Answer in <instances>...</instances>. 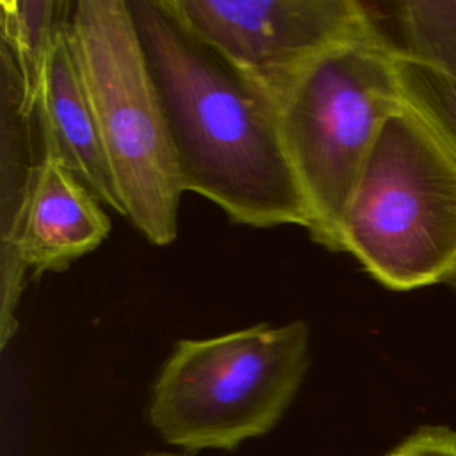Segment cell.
Returning <instances> with one entry per match:
<instances>
[{
	"instance_id": "cell-10",
	"label": "cell",
	"mask_w": 456,
	"mask_h": 456,
	"mask_svg": "<svg viewBox=\"0 0 456 456\" xmlns=\"http://www.w3.org/2000/svg\"><path fill=\"white\" fill-rule=\"evenodd\" d=\"M401 52L456 78V0L397 4Z\"/></svg>"
},
{
	"instance_id": "cell-3",
	"label": "cell",
	"mask_w": 456,
	"mask_h": 456,
	"mask_svg": "<svg viewBox=\"0 0 456 456\" xmlns=\"http://www.w3.org/2000/svg\"><path fill=\"white\" fill-rule=\"evenodd\" d=\"M342 251L397 292L456 274V157L406 100L362 166L342 221Z\"/></svg>"
},
{
	"instance_id": "cell-13",
	"label": "cell",
	"mask_w": 456,
	"mask_h": 456,
	"mask_svg": "<svg viewBox=\"0 0 456 456\" xmlns=\"http://www.w3.org/2000/svg\"><path fill=\"white\" fill-rule=\"evenodd\" d=\"M148 456H183V454H173V452H157V454H148Z\"/></svg>"
},
{
	"instance_id": "cell-11",
	"label": "cell",
	"mask_w": 456,
	"mask_h": 456,
	"mask_svg": "<svg viewBox=\"0 0 456 456\" xmlns=\"http://www.w3.org/2000/svg\"><path fill=\"white\" fill-rule=\"evenodd\" d=\"M404 100L456 157V78L406 55H397Z\"/></svg>"
},
{
	"instance_id": "cell-6",
	"label": "cell",
	"mask_w": 456,
	"mask_h": 456,
	"mask_svg": "<svg viewBox=\"0 0 456 456\" xmlns=\"http://www.w3.org/2000/svg\"><path fill=\"white\" fill-rule=\"evenodd\" d=\"M278 109L296 78L370 18L358 0H160Z\"/></svg>"
},
{
	"instance_id": "cell-7",
	"label": "cell",
	"mask_w": 456,
	"mask_h": 456,
	"mask_svg": "<svg viewBox=\"0 0 456 456\" xmlns=\"http://www.w3.org/2000/svg\"><path fill=\"white\" fill-rule=\"evenodd\" d=\"M110 219L100 200L57 159L39 153L30 171L11 240L0 248V344L16 331L23 278L62 273L94 251L109 235Z\"/></svg>"
},
{
	"instance_id": "cell-9",
	"label": "cell",
	"mask_w": 456,
	"mask_h": 456,
	"mask_svg": "<svg viewBox=\"0 0 456 456\" xmlns=\"http://www.w3.org/2000/svg\"><path fill=\"white\" fill-rule=\"evenodd\" d=\"M68 4L52 0H2V66L11 71L20 91V112L34 119L36 105L53 46V39Z\"/></svg>"
},
{
	"instance_id": "cell-14",
	"label": "cell",
	"mask_w": 456,
	"mask_h": 456,
	"mask_svg": "<svg viewBox=\"0 0 456 456\" xmlns=\"http://www.w3.org/2000/svg\"><path fill=\"white\" fill-rule=\"evenodd\" d=\"M449 285H452V287H454V289H456V274H454V278H452V280H451V281H449Z\"/></svg>"
},
{
	"instance_id": "cell-12",
	"label": "cell",
	"mask_w": 456,
	"mask_h": 456,
	"mask_svg": "<svg viewBox=\"0 0 456 456\" xmlns=\"http://www.w3.org/2000/svg\"><path fill=\"white\" fill-rule=\"evenodd\" d=\"M387 456H456V431L445 426H424Z\"/></svg>"
},
{
	"instance_id": "cell-4",
	"label": "cell",
	"mask_w": 456,
	"mask_h": 456,
	"mask_svg": "<svg viewBox=\"0 0 456 456\" xmlns=\"http://www.w3.org/2000/svg\"><path fill=\"white\" fill-rule=\"evenodd\" d=\"M68 28L123 217L148 242L167 246L183 187L130 2H73Z\"/></svg>"
},
{
	"instance_id": "cell-5",
	"label": "cell",
	"mask_w": 456,
	"mask_h": 456,
	"mask_svg": "<svg viewBox=\"0 0 456 456\" xmlns=\"http://www.w3.org/2000/svg\"><path fill=\"white\" fill-rule=\"evenodd\" d=\"M308 365L303 319L182 338L153 383L150 422L164 442L191 452L233 451L278 424Z\"/></svg>"
},
{
	"instance_id": "cell-1",
	"label": "cell",
	"mask_w": 456,
	"mask_h": 456,
	"mask_svg": "<svg viewBox=\"0 0 456 456\" xmlns=\"http://www.w3.org/2000/svg\"><path fill=\"white\" fill-rule=\"evenodd\" d=\"M166 114L183 192L253 228H310L276 105L160 0L130 2Z\"/></svg>"
},
{
	"instance_id": "cell-8",
	"label": "cell",
	"mask_w": 456,
	"mask_h": 456,
	"mask_svg": "<svg viewBox=\"0 0 456 456\" xmlns=\"http://www.w3.org/2000/svg\"><path fill=\"white\" fill-rule=\"evenodd\" d=\"M34 123L41 153L57 159L102 205L123 216L93 107L73 53L68 9L59 23L48 57Z\"/></svg>"
},
{
	"instance_id": "cell-2",
	"label": "cell",
	"mask_w": 456,
	"mask_h": 456,
	"mask_svg": "<svg viewBox=\"0 0 456 456\" xmlns=\"http://www.w3.org/2000/svg\"><path fill=\"white\" fill-rule=\"evenodd\" d=\"M399 48L370 12L321 53L278 105L281 135L310 214V239L342 253V221L362 166L404 103Z\"/></svg>"
}]
</instances>
